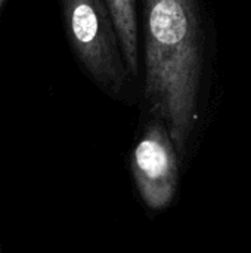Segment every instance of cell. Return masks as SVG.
<instances>
[{
  "mask_svg": "<svg viewBox=\"0 0 251 253\" xmlns=\"http://www.w3.org/2000/svg\"><path fill=\"white\" fill-rule=\"evenodd\" d=\"M139 119L130 172L145 208L161 212L176 199L183 163L166 123L157 117Z\"/></svg>",
  "mask_w": 251,
  "mask_h": 253,
  "instance_id": "obj_3",
  "label": "cell"
},
{
  "mask_svg": "<svg viewBox=\"0 0 251 253\" xmlns=\"http://www.w3.org/2000/svg\"><path fill=\"white\" fill-rule=\"evenodd\" d=\"M70 49L92 83L109 99L139 104L138 80L132 76L105 0H61Z\"/></svg>",
  "mask_w": 251,
  "mask_h": 253,
  "instance_id": "obj_2",
  "label": "cell"
},
{
  "mask_svg": "<svg viewBox=\"0 0 251 253\" xmlns=\"http://www.w3.org/2000/svg\"><path fill=\"white\" fill-rule=\"evenodd\" d=\"M4 1H6V0H0V9L3 7V4H4Z\"/></svg>",
  "mask_w": 251,
  "mask_h": 253,
  "instance_id": "obj_5",
  "label": "cell"
},
{
  "mask_svg": "<svg viewBox=\"0 0 251 253\" xmlns=\"http://www.w3.org/2000/svg\"><path fill=\"white\" fill-rule=\"evenodd\" d=\"M123 47V53L132 76L139 82L142 73L141 64V44H139V19H138V0H105Z\"/></svg>",
  "mask_w": 251,
  "mask_h": 253,
  "instance_id": "obj_4",
  "label": "cell"
},
{
  "mask_svg": "<svg viewBox=\"0 0 251 253\" xmlns=\"http://www.w3.org/2000/svg\"><path fill=\"white\" fill-rule=\"evenodd\" d=\"M0 253H1V246H0Z\"/></svg>",
  "mask_w": 251,
  "mask_h": 253,
  "instance_id": "obj_6",
  "label": "cell"
},
{
  "mask_svg": "<svg viewBox=\"0 0 251 253\" xmlns=\"http://www.w3.org/2000/svg\"><path fill=\"white\" fill-rule=\"evenodd\" d=\"M139 117L166 123L186 165L220 101L212 0H142Z\"/></svg>",
  "mask_w": 251,
  "mask_h": 253,
  "instance_id": "obj_1",
  "label": "cell"
}]
</instances>
